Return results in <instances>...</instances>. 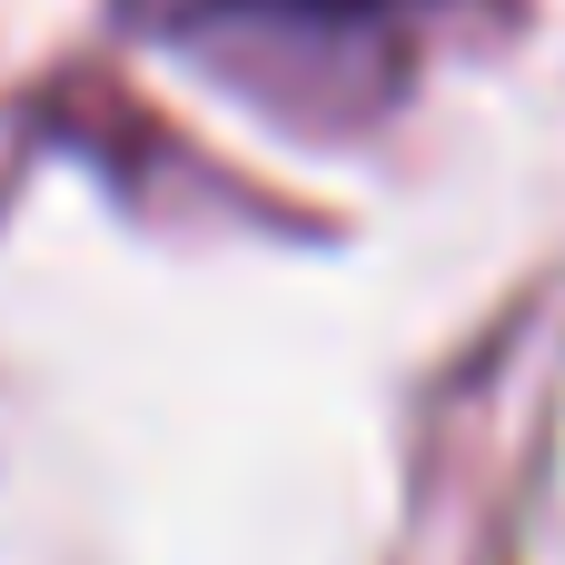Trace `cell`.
<instances>
[{
    "label": "cell",
    "mask_w": 565,
    "mask_h": 565,
    "mask_svg": "<svg viewBox=\"0 0 565 565\" xmlns=\"http://www.w3.org/2000/svg\"><path fill=\"white\" fill-rule=\"evenodd\" d=\"M109 20L209 70L288 139H367L417 99L437 40L487 20V0H109Z\"/></svg>",
    "instance_id": "obj_1"
}]
</instances>
